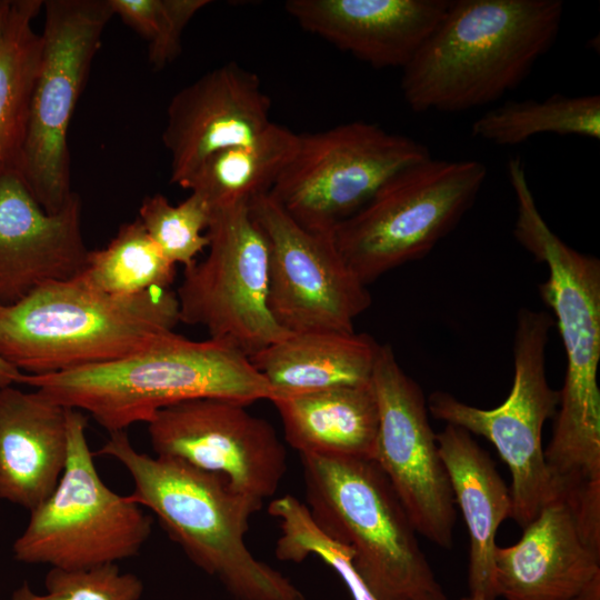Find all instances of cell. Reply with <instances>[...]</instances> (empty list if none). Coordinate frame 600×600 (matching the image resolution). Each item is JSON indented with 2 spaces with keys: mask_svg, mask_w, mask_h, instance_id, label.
<instances>
[{
  "mask_svg": "<svg viewBox=\"0 0 600 600\" xmlns=\"http://www.w3.org/2000/svg\"><path fill=\"white\" fill-rule=\"evenodd\" d=\"M246 407L214 398L166 407L147 423L151 447L156 456L221 476L263 502L287 472V450L274 427Z\"/></svg>",
  "mask_w": 600,
  "mask_h": 600,
  "instance_id": "cell-15",
  "label": "cell"
},
{
  "mask_svg": "<svg viewBox=\"0 0 600 600\" xmlns=\"http://www.w3.org/2000/svg\"><path fill=\"white\" fill-rule=\"evenodd\" d=\"M121 463L133 481L128 497L149 509L168 536L236 600H306L287 577L253 557L244 542L263 502L221 476L183 461L139 452L126 431L111 432L98 451Z\"/></svg>",
  "mask_w": 600,
  "mask_h": 600,
  "instance_id": "cell-4",
  "label": "cell"
},
{
  "mask_svg": "<svg viewBox=\"0 0 600 600\" xmlns=\"http://www.w3.org/2000/svg\"><path fill=\"white\" fill-rule=\"evenodd\" d=\"M561 0H450L434 31L402 69L417 113L464 112L518 88L553 46Z\"/></svg>",
  "mask_w": 600,
  "mask_h": 600,
  "instance_id": "cell-2",
  "label": "cell"
},
{
  "mask_svg": "<svg viewBox=\"0 0 600 600\" xmlns=\"http://www.w3.org/2000/svg\"><path fill=\"white\" fill-rule=\"evenodd\" d=\"M271 402L278 410L286 441L299 454L372 459L379 414L371 383Z\"/></svg>",
  "mask_w": 600,
  "mask_h": 600,
  "instance_id": "cell-23",
  "label": "cell"
},
{
  "mask_svg": "<svg viewBox=\"0 0 600 600\" xmlns=\"http://www.w3.org/2000/svg\"><path fill=\"white\" fill-rule=\"evenodd\" d=\"M456 503L469 534V596L496 600L493 556L500 524L511 518L512 498L490 454L463 428L436 433Z\"/></svg>",
  "mask_w": 600,
  "mask_h": 600,
  "instance_id": "cell-21",
  "label": "cell"
},
{
  "mask_svg": "<svg viewBox=\"0 0 600 600\" xmlns=\"http://www.w3.org/2000/svg\"><path fill=\"white\" fill-rule=\"evenodd\" d=\"M540 133L600 139V96L560 93L543 100H509L481 114L471 126L474 138L516 146Z\"/></svg>",
  "mask_w": 600,
  "mask_h": 600,
  "instance_id": "cell-26",
  "label": "cell"
},
{
  "mask_svg": "<svg viewBox=\"0 0 600 600\" xmlns=\"http://www.w3.org/2000/svg\"><path fill=\"white\" fill-rule=\"evenodd\" d=\"M431 158L428 147L367 121L299 134L268 193L298 224L332 233L402 169Z\"/></svg>",
  "mask_w": 600,
  "mask_h": 600,
  "instance_id": "cell-11",
  "label": "cell"
},
{
  "mask_svg": "<svg viewBox=\"0 0 600 600\" xmlns=\"http://www.w3.org/2000/svg\"><path fill=\"white\" fill-rule=\"evenodd\" d=\"M44 593L23 583L11 600H139L143 583L132 573L121 572L117 563L81 569L50 568Z\"/></svg>",
  "mask_w": 600,
  "mask_h": 600,
  "instance_id": "cell-31",
  "label": "cell"
},
{
  "mask_svg": "<svg viewBox=\"0 0 600 600\" xmlns=\"http://www.w3.org/2000/svg\"><path fill=\"white\" fill-rule=\"evenodd\" d=\"M487 174L477 160L431 157L409 166L333 230L334 244L368 286L426 257L472 207Z\"/></svg>",
  "mask_w": 600,
  "mask_h": 600,
  "instance_id": "cell-7",
  "label": "cell"
},
{
  "mask_svg": "<svg viewBox=\"0 0 600 600\" xmlns=\"http://www.w3.org/2000/svg\"><path fill=\"white\" fill-rule=\"evenodd\" d=\"M179 322L171 289L118 296L77 276L0 306V357L21 373L51 374L137 354Z\"/></svg>",
  "mask_w": 600,
  "mask_h": 600,
  "instance_id": "cell-5",
  "label": "cell"
},
{
  "mask_svg": "<svg viewBox=\"0 0 600 600\" xmlns=\"http://www.w3.org/2000/svg\"><path fill=\"white\" fill-rule=\"evenodd\" d=\"M11 2L12 1L0 0V40H1L2 36H3L6 27H7L9 13H10V8H11Z\"/></svg>",
  "mask_w": 600,
  "mask_h": 600,
  "instance_id": "cell-34",
  "label": "cell"
},
{
  "mask_svg": "<svg viewBox=\"0 0 600 600\" xmlns=\"http://www.w3.org/2000/svg\"><path fill=\"white\" fill-rule=\"evenodd\" d=\"M572 600H600V576L594 577Z\"/></svg>",
  "mask_w": 600,
  "mask_h": 600,
  "instance_id": "cell-33",
  "label": "cell"
},
{
  "mask_svg": "<svg viewBox=\"0 0 600 600\" xmlns=\"http://www.w3.org/2000/svg\"><path fill=\"white\" fill-rule=\"evenodd\" d=\"M78 277L102 292L132 296L151 288L170 289L176 264L164 257L137 217L121 224L104 248L89 251Z\"/></svg>",
  "mask_w": 600,
  "mask_h": 600,
  "instance_id": "cell-27",
  "label": "cell"
},
{
  "mask_svg": "<svg viewBox=\"0 0 600 600\" xmlns=\"http://www.w3.org/2000/svg\"><path fill=\"white\" fill-rule=\"evenodd\" d=\"M461 600H482V599L476 598V597H472V596H467V597L461 598Z\"/></svg>",
  "mask_w": 600,
  "mask_h": 600,
  "instance_id": "cell-35",
  "label": "cell"
},
{
  "mask_svg": "<svg viewBox=\"0 0 600 600\" xmlns=\"http://www.w3.org/2000/svg\"><path fill=\"white\" fill-rule=\"evenodd\" d=\"M22 373L0 357V388L20 383Z\"/></svg>",
  "mask_w": 600,
  "mask_h": 600,
  "instance_id": "cell-32",
  "label": "cell"
},
{
  "mask_svg": "<svg viewBox=\"0 0 600 600\" xmlns=\"http://www.w3.org/2000/svg\"><path fill=\"white\" fill-rule=\"evenodd\" d=\"M553 324L547 311L519 310L512 387L498 407L470 406L444 391H434L427 399L433 418L481 436L497 449L512 478L511 518L521 528L559 496L542 448L543 426L554 417L559 403V391L549 386L546 373V349Z\"/></svg>",
  "mask_w": 600,
  "mask_h": 600,
  "instance_id": "cell-9",
  "label": "cell"
},
{
  "mask_svg": "<svg viewBox=\"0 0 600 600\" xmlns=\"http://www.w3.org/2000/svg\"><path fill=\"white\" fill-rule=\"evenodd\" d=\"M450 0H289L304 30L378 69L400 68L444 17Z\"/></svg>",
  "mask_w": 600,
  "mask_h": 600,
  "instance_id": "cell-18",
  "label": "cell"
},
{
  "mask_svg": "<svg viewBox=\"0 0 600 600\" xmlns=\"http://www.w3.org/2000/svg\"><path fill=\"white\" fill-rule=\"evenodd\" d=\"M371 386L379 414L372 460L389 480L418 534L451 549L456 501L429 422L427 399L400 367L390 344H379Z\"/></svg>",
  "mask_w": 600,
  "mask_h": 600,
  "instance_id": "cell-13",
  "label": "cell"
},
{
  "mask_svg": "<svg viewBox=\"0 0 600 600\" xmlns=\"http://www.w3.org/2000/svg\"><path fill=\"white\" fill-rule=\"evenodd\" d=\"M268 511L280 528L274 548L278 560L299 563L316 556L340 577L352 600H378L354 569L350 548L327 537L304 503L286 494L272 500Z\"/></svg>",
  "mask_w": 600,
  "mask_h": 600,
  "instance_id": "cell-28",
  "label": "cell"
},
{
  "mask_svg": "<svg viewBox=\"0 0 600 600\" xmlns=\"http://www.w3.org/2000/svg\"><path fill=\"white\" fill-rule=\"evenodd\" d=\"M508 177L517 201L513 236L548 268L539 293L553 312L567 358L546 463L557 487L600 483V261L550 229L519 158L509 160Z\"/></svg>",
  "mask_w": 600,
  "mask_h": 600,
  "instance_id": "cell-1",
  "label": "cell"
},
{
  "mask_svg": "<svg viewBox=\"0 0 600 600\" xmlns=\"http://www.w3.org/2000/svg\"><path fill=\"white\" fill-rule=\"evenodd\" d=\"M44 24L27 133L18 170L48 212L70 188L68 130L108 21V0L43 1Z\"/></svg>",
  "mask_w": 600,
  "mask_h": 600,
  "instance_id": "cell-10",
  "label": "cell"
},
{
  "mask_svg": "<svg viewBox=\"0 0 600 600\" xmlns=\"http://www.w3.org/2000/svg\"><path fill=\"white\" fill-rule=\"evenodd\" d=\"M379 344L354 331H304L289 333L249 359L269 383L272 401L370 384Z\"/></svg>",
  "mask_w": 600,
  "mask_h": 600,
  "instance_id": "cell-22",
  "label": "cell"
},
{
  "mask_svg": "<svg viewBox=\"0 0 600 600\" xmlns=\"http://www.w3.org/2000/svg\"><path fill=\"white\" fill-rule=\"evenodd\" d=\"M299 134L273 121L252 140L209 156L182 183L212 210L250 206L268 194L292 159Z\"/></svg>",
  "mask_w": 600,
  "mask_h": 600,
  "instance_id": "cell-24",
  "label": "cell"
},
{
  "mask_svg": "<svg viewBox=\"0 0 600 600\" xmlns=\"http://www.w3.org/2000/svg\"><path fill=\"white\" fill-rule=\"evenodd\" d=\"M269 248L268 307L289 333L354 331L371 304L367 286L348 267L332 233L298 224L269 194L250 203Z\"/></svg>",
  "mask_w": 600,
  "mask_h": 600,
  "instance_id": "cell-14",
  "label": "cell"
},
{
  "mask_svg": "<svg viewBox=\"0 0 600 600\" xmlns=\"http://www.w3.org/2000/svg\"><path fill=\"white\" fill-rule=\"evenodd\" d=\"M270 110L259 77L236 62L180 89L169 102L162 132L171 183L180 187L212 153L256 138L272 122Z\"/></svg>",
  "mask_w": 600,
  "mask_h": 600,
  "instance_id": "cell-16",
  "label": "cell"
},
{
  "mask_svg": "<svg viewBox=\"0 0 600 600\" xmlns=\"http://www.w3.org/2000/svg\"><path fill=\"white\" fill-rule=\"evenodd\" d=\"M81 209L80 197L72 192L59 211L48 212L17 168L0 171V306L81 273L90 251Z\"/></svg>",
  "mask_w": 600,
  "mask_h": 600,
  "instance_id": "cell-17",
  "label": "cell"
},
{
  "mask_svg": "<svg viewBox=\"0 0 600 600\" xmlns=\"http://www.w3.org/2000/svg\"><path fill=\"white\" fill-rule=\"evenodd\" d=\"M42 7L41 0L12 1L0 40V171L18 169L41 53L33 20Z\"/></svg>",
  "mask_w": 600,
  "mask_h": 600,
  "instance_id": "cell-25",
  "label": "cell"
},
{
  "mask_svg": "<svg viewBox=\"0 0 600 600\" xmlns=\"http://www.w3.org/2000/svg\"><path fill=\"white\" fill-rule=\"evenodd\" d=\"M207 236L208 254L176 292L180 322L251 357L289 334L268 307L267 239L244 204L213 210Z\"/></svg>",
  "mask_w": 600,
  "mask_h": 600,
  "instance_id": "cell-12",
  "label": "cell"
},
{
  "mask_svg": "<svg viewBox=\"0 0 600 600\" xmlns=\"http://www.w3.org/2000/svg\"><path fill=\"white\" fill-rule=\"evenodd\" d=\"M67 453V408L38 390L0 388V499L33 510L57 487Z\"/></svg>",
  "mask_w": 600,
  "mask_h": 600,
  "instance_id": "cell-20",
  "label": "cell"
},
{
  "mask_svg": "<svg viewBox=\"0 0 600 600\" xmlns=\"http://www.w3.org/2000/svg\"><path fill=\"white\" fill-rule=\"evenodd\" d=\"M113 16L148 41L154 69L172 62L181 51L182 33L208 0H108Z\"/></svg>",
  "mask_w": 600,
  "mask_h": 600,
  "instance_id": "cell-30",
  "label": "cell"
},
{
  "mask_svg": "<svg viewBox=\"0 0 600 600\" xmlns=\"http://www.w3.org/2000/svg\"><path fill=\"white\" fill-rule=\"evenodd\" d=\"M512 546H497L493 586L504 600H572L600 576V549L582 537L568 501L546 504Z\"/></svg>",
  "mask_w": 600,
  "mask_h": 600,
  "instance_id": "cell-19",
  "label": "cell"
},
{
  "mask_svg": "<svg viewBox=\"0 0 600 600\" xmlns=\"http://www.w3.org/2000/svg\"><path fill=\"white\" fill-rule=\"evenodd\" d=\"M306 507L316 526L352 551L378 600H448L402 502L369 458L300 454Z\"/></svg>",
  "mask_w": 600,
  "mask_h": 600,
  "instance_id": "cell-6",
  "label": "cell"
},
{
  "mask_svg": "<svg viewBox=\"0 0 600 600\" xmlns=\"http://www.w3.org/2000/svg\"><path fill=\"white\" fill-rule=\"evenodd\" d=\"M20 383L64 408L88 412L109 433L148 423L159 410L189 400L214 398L248 406L272 397L244 353L174 331L137 354L51 374L23 373Z\"/></svg>",
  "mask_w": 600,
  "mask_h": 600,
  "instance_id": "cell-3",
  "label": "cell"
},
{
  "mask_svg": "<svg viewBox=\"0 0 600 600\" xmlns=\"http://www.w3.org/2000/svg\"><path fill=\"white\" fill-rule=\"evenodd\" d=\"M88 418L67 408L68 453L51 494L30 511L12 552L23 563L81 569L117 563L139 553L152 518L100 478L89 448Z\"/></svg>",
  "mask_w": 600,
  "mask_h": 600,
  "instance_id": "cell-8",
  "label": "cell"
},
{
  "mask_svg": "<svg viewBox=\"0 0 600 600\" xmlns=\"http://www.w3.org/2000/svg\"><path fill=\"white\" fill-rule=\"evenodd\" d=\"M212 213L208 202L196 193L177 206L156 193L142 200L138 218L164 257L188 268L208 248L207 229Z\"/></svg>",
  "mask_w": 600,
  "mask_h": 600,
  "instance_id": "cell-29",
  "label": "cell"
}]
</instances>
